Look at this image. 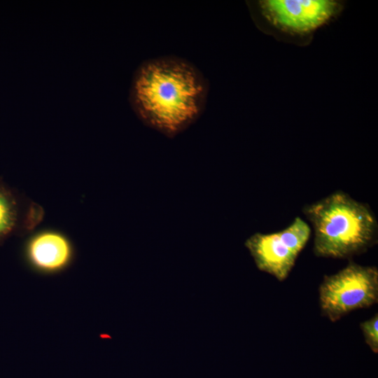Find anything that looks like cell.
<instances>
[{"instance_id":"obj_1","label":"cell","mask_w":378,"mask_h":378,"mask_svg":"<svg viewBox=\"0 0 378 378\" xmlns=\"http://www.w3.org/2000/svg\"><path fill=\"white\" fill-rule=\"evenodd\" d=\"M206 94V82L195 66L167 57L139 66L133 74L129 102L146 125L173 137L200 116Z\"/></svg>"},{"instance_id":"obj_2","label":"cell","mask_w":378,"mask_h":378,"mask_svg":"<svg viewBox=\"0 0 378 378\" xmlns=\"http://www.w3.org/2000/svg\"><path fill=\"white\" fill-rule=\"evenodd\" d=\"M302 212L314 228L316 256L349 258L377 241L378 225L372 211L343 191L305 205Z\"/></svg>"},{"instance_id":"obj_3","label":"cell","mask_w":378,"mask_h":378,"mask_svg":"<svg viewBox=\"0 0 378 378\" xmlns=\"http://www.w3.org/2000/svg\"><path fill=\"white\" fill-rule=\"evenodd\" d=\"M322 314L337 321L352 311L378 301V270L349 262L337 273L325 276L319 286Z\"/></svg>"},{"instance_id":"obj_4","label":"cell","mask_w":378,"mask_h":378,"mask_svg":"<svg viewBox=\"0 0 378 378\" xmlns=\"http://www.w3.org/2000/svg\"><path fill=\"white\" fill-rule=\"evenodd\" d=\"M265 18L290 34L312 32L334 18L340 4L330 0H264L259 3Z\"/></svg>"},{"instance_id":"obj_5","label":"cell","mask_w":378,"mask_h":378,"mask_svg":"<svg viewBox=\"0 0 378 378\" xmlns=\"http://www.w3.org/2000/svg\"><path fill=\"white\" fill-rule=\"evenodd\" d=\"M25 255L32 268L42 273L52 274L70 265L74 249L64 234L55 230H43L27 241Z\"/></svg>"},{"instance_id":"obj_6","label":"cell","mask_w":378,"mask_h":378,"mask_svg":"<svg viewBox=\"0 0 378 378\" xmlns=\"http://www.w3.org/2000/svg\"><path fill=\"white\" fill-rule=\"evenodd\" d=\"M256 267L277 280H285L298 254L286 244L280 231L270 234L256 232L245 241Z\"/></svg>"},{"instance_id":"obj_7","label":"cell","mask_w":378,"mask_h":378,"mask_svg":"<svg viewBox=\"0 0 378 378\" xmlns=\"http://www.w3.org/2000/svg\"><path fill=\"white\" fill-rule=\"evenodd\" d=\"M19 216L18 204L15 196L0 185V241L13 232Z\"/></svg>"},{"instance_id":"obj_8","label":"cell","mask_w":378,"mask_h":378,"mask_svg":"<svg viewBox=\"0 0 378 378\" xmlns=\"http://www.w3.org/2000/svg\"><path fill=\"white\" fill-rule=\"evenodd\" d=\"M366 344L374 353L378 352V314L360 324Z\"/></svg>"}]
</instances>
